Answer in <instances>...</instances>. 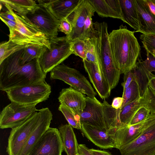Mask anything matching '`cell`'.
Listing matches in <instances>:
<instances>
[{"label": "cell", "instance_id": "6da1fadb", "mask_svg": "<svg viewBox=\"0 0 155 155\" xmlns=\"http://www.w3.org/2000/svg\"><path fill=\"white\" fill-rule=\"evenodd\" d=\"M24 49L11 55L0 64L1 91L5 92L45 81L47 74L41 69L39 58L24 64L21 63Z\"/></svg>", "mask_w": 155, "mask_h": 155}, {"label": "cell", "instance_id": "7a4b0ae2", "mask_svg": "<svg viewBox=\"0 0 155 155\" xmlns=\"http://www.w3.org/2000/svg\"><path fill=\"white\" fill-rule=\"evenodd\" d=\"M134 31L128 30L126 26L109 34V40L114 61L121 74L132 70L136 66L140 51Z\"/></svg>", "mask_w": 155, "mask_h": 155}, {"label": "cell", "instance_id": "3957f363", "mask_svg": "<svg viewBox=\"0 0 155 155\" xmlns=\"http://www.w3.org/2000/svg\"><path fill=\"white\" fill-rule=\"evenodd\" d=\"M94 25L97 34L94 40L99 70L112 90L117 85L121 74L113 58L107 25L104 22H96Z\"/></svg>", "mask_w": 155, "mask_h": 155}, {"label": "cell", "instance_id": "277c9868", "mask_svg": "<svg viewBox=\"0 0 155 155\" xmlns=\"http://www.w3.org/2000/svg\"><path fill=\"white\" fill-rule=\"evenodd\" d=\"M4 5L14 16L16 23L15 27L9 29V40L20 45H38L50 48L49 39L37 28Z\"/></svg>", "mask_w": 155, "mask_h": 155}, {"label": "cell", "instance_id": "5b68a950", "mask_svg": "<svg viewBox=\"0 0 155 155\" xmlns=\"http://www.w3.org/2000/svg\"><path fill=\"white\" fill-rule=\"evenodd\" d=\"M49 41L50 48L44 47L39 58L41 69L46 74L73 54L72 42L66 36L52 38Z\"/></svg>", "mask_w": 155, "mask_h": 155}, {"label": "cell", "instance_id": "8992f818", "mask_svg": "<svg viewBox=\"0 0 155 155\" xmlns=\"http://www.w3.org/2000/svg\"><path fill=\"white\" fill-rule=\"evenodd\" d=\"M51 92V86L45 81L16 87L5 92L11 102L36 105L47 100Z\"/></svg>", "mask_w": 155, "mask_h": 155}, {"label": "cell", "instance_id": "52a82bcc", "mask_svg": "<svg viewBox=\"0 0 155 155\" xmlns=\"http://www.w3.org/2000/svg\"><path fill=\"white\" fill-rule=\"evenodd\" d=\"M50 78L62 81L88 97L93 98L97 95L96 92L84 75L77 70L63 64L58 65L50 72Z\"/></svg>", "mask_w": 155, "mask_h": 155}, {"label": "cell", "instance_id": "ba28073f", "mask_svg": "<svg viewBox=\"0 0 155 155\" xmlns=\"http://www.w3.org/2000/svg\"><path fill=\"white\" fill-rule=\"evenodd\" d=\"M40 114L39 110L22 124L12 129L6 148L8 155H19L37 125Z\"/></svg>", "mask_w": 155, "mask_h": 155}, {"label": "cell", "instance_id": "9c48e42d", "mask_svg": "<svg viewBox=\"0 0 155 155\" xmlns=\"http://www.w3.org/2000/svg\"><path fill=\"white\" fill-rule=\"evenodd\" d=\"M27 15V21L35 26L49 39L57 37L60 21L51 12L42 0Z\"/></svg>", "mask_w": 155, "mask_h": 155}, {"label": "cell", "instance_id": "30bf717a", "mask_svg": "<svg viewBox=\"0 0 155 155\" xmlns=\"http://www.w3.org/2000/svg\"><path fill=\"white\" fill-rule=\"evenodd\" d=\"M34 105H23L14 102L4 107L0 114V128H12L24 122L39 110Z\"/></svg>", "mask_w": 155, "mask_h": 155}, {"label": "cell", "instance_id": "8fae6325", "mask_svg": "<svg viewBox=\"0 0 155 155\" xmlns=\"http://www.w3.org/2000/svg\"><path fill=\"white\" fill-rule=\"evenodd\" d=\"M119 150L121 155L155 154V121L145 128L136 139Z\"/></svg>", "mask_w": 155, "mask_h": 155}, {"label": "cell", "instance_id": "7c38bea8", "mask_svg": "<svg viewBox=\"0 0 155 155\" xmlns=\"http://www.w3.org/2000/svg\"><path fill=\"white\" fill-rule=\"evenodd\" d=\"M95 12L88 0H81L77 8L67 18L72 26L71 32L66 35L70 42L85 39V30L87 17Z\"/></svg>", "mask_w": 155, "mask_h": 155}, {"label": "cell", "instance_id": "4fadbf2b", "mask_svg": "<svg viewBox=\"0 0 155 155\" xmlns=\"http://www.w3.org/2000/svg\"><path fill=\"white\" fill-rule=\"evenodd\" d=\"M63 150L59 130L50 127L35 145L29 155H61Z\"/></svg>", "mask_w": 155, "mask_h": 155}, {"label": "cell", "instance_id": "5bb4252c", "mask_svg": "<svg viewBox=\"0 0 155 155\" xmlns=\"http://www.w3.org/2000/svg\"><path fill=\"white\" fill-rule=\"evenodd\" d=\"M155 121V114L150 113L144 120L138 124L117 128L112 137L115 148L119 150L136 139L144 129Z\"/></svg>", "mask_w": 155, "mask_h": 155}, {"label": "cell", "instance_id": "9a60e30c", "mask_svg": "<svg viewBox=\"0 0 155 155\" xmlns=\"http://www.w3.org/2000/svg\"><path fill=\"white\" fill-rule=\"evenodd\" d=\"M80 117L81 124L108 130L102 103L95 97L92 98L86 96V106Z\"/></svg>", "mask_w": 155, "mask_h": 155}, {"label": "cell", "instance_id": "2e32d148", "mask_svg": "<svg viewBox=\"0 0 155 155\" xmlns=\"http://www.w3.org/2000/svg\"><path fill=\"white\" fill-rule=\"evenodd\" d=\"M41 114L35 127L19 155H29L32 148L50 127L53 115L49 108L40 109Z\"/></svg>", "mask_w": 155, "mask_h": 155}, {"label": "cell", "instance_id": "e0dca14e", "mask_svg": "<svg viewBox=\"0 0 155 155\" xmlns=\"http://www.w3.org/2000/svg\"><path fill=\"white\" fill-rule=\"evenodd\" d=\"M82 134L96 146L101 149L115 148L114 140L110 129H101L91 126L81 124Z\"/></svg>", "mask_w": 155, "mask_h": 155}, {"label": "cell", "instance_id": "ac0fdd59", "mask_svg": "<svg viewBox=\"0 0 155 155\" xmlns=\"http://www.w3.org/2000/svg\"><path fill=\"white\" fill-rule=\"evenodd\" d=\"M83 61L85 70L99 97L103 100L108 98L111 90L109 83L101 72L98 65L86 60Z\"/></svg>", "mask_w": 155, "mask_h": 155}, {"label": "cell", "instance_id": "d6986e66", "mask_svg": "<svg viewBox=\"0 0 155 155\" xmlns=\"http://www.w3.org/2000/svg\"><path fill=\"white\" fill-rule=\"evenodd\" d=\"M58 99L60 104L69 107L80 116L86 106V96L71 87L62 89Z\"/></svg>", "mask_w": 155, "mask_h": 155}, {"label": "cell", "instance_id": "ffe728a7", "mask_svg": "<svg viewBox=\"0 0 155 155\" xmlns=\"http://www.w3.org/2000/svg\"><path fill=\"white\" fill-rule=\"evenodd\" d=\"M100 17L119 19L124 21L119 0H88Z\"/></svg>", "mask_w": 155, "mask_h": 155}, {"label": "cell", "instance_id": "44dd1931", "mask_svg": "<svg viewBox=\"0 0 155 155\" xmlns=\"http://www.w3.org/2000/svg\"><path fill=\"white\" fill-rule=\"evenodd\" d=\"M149 107L148 97L144 94L140 97L118 109L117 128L129 125L133 115L140 108L143 107L148 109Z\"/></svg>", "mask_w": 155, "mask_h": 155}, {"label": "cell", "instance_id": "7402d4cb", "mask_svg": "<svg viewBox=\"0 0 155 155\" xmlns=\"http://www.w3.org/2000/svg\"><path fill=\"white\" fill-rule=\"evenodd\" d=\"M140 24L139 32L155 34V15L150 11L144 0H134Z\"/></svg>", "mask_w": 155, "mask_h": 155}, {"label": "cell", "instance_id": "603a6c76", "mask_svg": "<svg viewBox=\"0 0 155 155\" xmlns=\"http://www.w3.org/2000/svg\"><path fill=\"white\" fill-rule=\"evenodd\" d=\"M52 14L59 21L67 18L77 8L81 0H42Z\"/></svg>", "mask_w": 155, "mask_h": 155}, {"label": "cell", "instance_id": "cb8c5ba5", "mask_svg": "<svg viewBox=\"0 0 155 155\" xmlns=\"http://www.w3.org/2000/svg\"><path fill=\"white\" fill-rule=\"evenodd\" d=\"M62 138L63 150L67 155H78V144L72 127L66 124L58 128Z\"/></svg>", "mask_w": 155, "mask_h": 155}, {"label": "cell", "instance_id": "d4e9b609", "mask_svg": "<svg viewBox=\"0 0 155 155\" xmlns=\"http://www.w3.org/2000/svg\"><path fill=\"white\" fill-rule=\"evenodd\" d=\"M124 22L129 25L136 31L139 32L140 24L134 0H119Z\"/></svg>", "mask_w": 155, "mask_h": 155}, {"label": "cell", "instance_id": "484cf974", "mask_svg": "<svg viewBox=\"0 0 155 155\" xmlns=\"http://www.w3.org/2000/svg\"><path fill=\"white\" fill-rule=\"evenodd\" d=\"M0 2L3 4L7 5L25 20L27 15L33 11L38 5L32 0H0Z\"/></svg>", "mask_w": 155, "mask_h": 155}, {"label": "cell", "instance_id": "4316f807", "mask_svg": "<svg viewBox=\"0 0 155 155\" xmlns=\"http://www.w3.org/2000/svg\"><path fill=\"white\" fill-rule=\"evenodd\" d=\"M134 75V79L137 82L140 90L141 97L144 94L150 80L155 75L147 71L142 66L141 60L138 59L136 67L132 70Z\"/></svg>", "mask_w": 155, "mask_h": 155}, {"label": "cell", "instance_id": "83f0119b", "mask_svg": "<svg viewBox=\"0 0 155 155\" xmlns=\"http://www.w3.org/2000/svg\"><path fill=\"white\" fill-rule=\"evenodd\" d=\"M20 45L11 40L2 42L0 44V64L7 57L16 52L24 49L28 45Z\"/></svg>", "mask_w": 155, "mask_h": 155}, {"label": "cell", "instance_id": "f1b7e54d", "mask_svg": "<svg viewBox=\"0 0 155 155\" xmlns=\"http://www.w3.org/2000/svg\"><path fill=\"white\" fill-rule=\"evenodd\" d=\"M102 104L107 129H116L117 127V109L113 108L105 99L104 100Z\"/></svg>", "mask_w": 155, "mask_h": 155}, {"label": "cell", "instance_id": "f546056e", "mask_svg": "<svg viewBox=\"0 0 155 155\" xmlns=\"http://www.w3.org/2000/svg\"><path fill=\"white\" fill-rule=\"evenodd\" d=\"M44 47L38 45H29L25 47L21 57V63H28L36 58H40Z\"/></svg>", "mask_w": 155, "mask_h": 155}, {"label": "cell", "instance_id": "4dcf8cb0", "mask_svg": "<svg viewBox=\"0 0 155 155\" xmlns=\"http://www.w3.org/2000/svg\"><path fill=\"white\" fill-rule=\"evenodd\" d=\"M141 97L138 85L134 79L129 86L123 91V103L121 108L125 105Z\"/></svg>", "mask_w": 155, "mask_h": 155}, {"label": "cell", "instance_id": "1f68e13d", "mask_svg": "<svg viewBox=\"0 0 155 155\" xmlns=\"http://www.w3.org/2000/svg\"><path fill=\"white\" fill-rule=\"evenodd\" d=\"M59 110L63 114L65 118L72 127L81 130V124L80 117L66 106L60 104L58 108Z\"/></svg>", "mask_w": 155, "mask_h": 155}, {"label": "cell", "instance_id": "d6a6232c", "mask_svg": "<svg viewBox=\"0 0 155 155\" xmlns=\"http://www.w3.org/2000/svg\"><path fill=\"white\" fill-rule=\"evenodd\" d=\"M94 38H89L85 39L87 46L86 60L99 66L94 44Z\"/></svg>", "mask_w": 155, "mask_h": 155}, {"label": "cell", "instance_id": "836d02e7", "mask_svg": "<svg viewBox=\"0 0 155 155\" xmlns=\"http://www.w3.org/2000/svg\"><path fill=\"white\" fill-rule=\"evenodd\" d=\"M140 39L146 52L152 54H155V34H142Z\"/></svg>", "mask_w": 155, "mask_h": 155}, {"label": "cell", "instance_id": "e575fe53", "mask_svg": "<svg viewBox=\"0 0 155 155\" xmlns=\"http://www.w3.org/2000/svg\"><path fill=\"white\" fill-rule=\"evenodd\" d=\"M73 54L86 59L87 46L85 39H79L72 42Z\"/></svg>", "mask_w": 155, "mask_h": 155}, {"label": "cell", "instance_id": "d590c367", "mask_svg": "<svg viewBox=\"0 0 155 155\" xmlns=\"http://www.w3.org/2000/svg\"><path fill=\"white\" fill-rule=\"evenodd\" d=\"M150 114L149 110L144 107L140 108L134 114L129 125H133L146 120Z\"/></svg>", "mask_w": 155, "mask_h": 155}, {"label": "cell", "instance_id": "8d00e7d4", "mask_svg": "<svg viewBox=\"0 0 155 155\" xmlns=\"http://www.w3.org/2000/svg\"><path fill=\"white\" fill-rule=\"evenodd\" d=\"M147 52V58L141 63L143 67L148 72L155 73V57L152 54Z\"/></svg>", "mask_w": 155, "mask_h": 155}, {"label": "cell", "instance_id": "74e56055", "mask_svg": "<svg viewBox=\"0 0 155 155\" xmlns=\"http://www.w3.org/2000/svg\"><path fill=\"white\" fill-rule=\"evenodd\" d=\"M59 29L67 35H69L72 30V26L70 22L67 18H64L60 21Z\"/></svg>", "mask_w": 155, "mask_h": 155}, {"label": "cell", "instance_id": "f35d334b", "mask_svg": "<svg viewBox=\"0 0 155 155\" xmlns=\"http://www.w3.org/2000/svg\"><path fill=\"white\" fill-rule=\"evenodd\" d=\"M134 79V75L132 70L124 74V81L121 83L123 91L129 86Z\"/></svg>", "mask_w": 155, "mask_h": 155}, {"label": "cell", "instance_id": "ab89813d", "mask_svg": "<svg viewBox=\"0 0 155 155\" xmlns=\"http://www.w3.org/2000/svg\"><path fill=\"white\" fill-rule=\"evenodd\" d=\"M78 153L81 155H94L90 149L84 144H78Z\"/></svg>", "mask_w": 155, "mask_h": 155}, {"label": "cell", "instance_id": "60d3db41", "mask_svg": "<svg viewBox=\"0 0 155 155\" xmlns=\"http://www.w3.org/2000/svg\"><path fill=\"white\" fill-rule=\"evenodd\" d=\"M123 101V99L122 97H116L113 99L111 105L113 108L115 109H120L122 105Z\"/></svg>", "mask_w": 155, "mask_h": 155}, {"label": "cell", "instance_id": "b9f144b4", "mask_svg": "<svg viewBox=\"0 0 155 155\" xmlns=\"http://www.w3.org/2000/svg\"><path fill=\"white\" fill-rule=\"evenodd\" d=\"M0 17L3 18L8 20L15 21V18L12 13L8 10L6 11L1 12Z\"/></svg>", "mask_w": 155, "mask_h": 155}, {"label": "cell", "instance_id": "7bdbcfd3", "mask_svg": "<svg viewBox=\"0 0 155 155\" xmlns=\"http://www.w3.org/2000/svg\"><path fill=\"white\" fill-rule=\"evenodd\" d=\"M151 12L155 15V0H144Z\"/></svg>", "mask_w": 155, "mask_h": 155}, {"label": "cell", "instance_id": "ee69618b", "mask_svg": "<svg viewBox=\"0 0 155 155\" xmlns=\"http://www.w3.org/2000/svg\"><path fill=\"white\" fill-rule=\"evenodd\" d=\"M94 155H112L110 153L104 150H101L94 149H90Z\"/></svg>", "mask_w": 155, "mask_h": 155}, {"label": "cell", "instance_id": "f6af8a7d", "mask_svg": "<svg viewBox=\"0 0 155 155\" xmlns=\"http://www.w3.org/2000/svg\"><path fill=\"white\" fill-rule=\"evenodd\" d=\"M148 85L155 91V76L153 77L150 80Z\"/></svg>", "mask_w": 155, "mask_h": 155}, {"label": "cell", "instance_id": "bcb514c9", "mask_svg": "<svg viewBox=\"0 0 155 155\" xmlns=\"http://www.w3.org/2000/svg\"><path fill=\"white\" fill-rule=\"evenodd\" d=\"M153 56H154V57H155V54H152Z\"/></svg>", "mask_w": 155, "mask_h": 155}, {"label": "cell", "instance_id": "7dc6e473", "mask_svg": "<svg viewBox=\"0 0 155 155\" xmlns=\"http://www.w3.org/2000/svg\"><path fill=\"white\" fill-rule=\"evenodd\" d=\"M78 155H80V154H79V153H78Z\"/></svg>", "mask_w": 155, "mask_h": 155}, {"label": "cell", "instance_id": "c3c4849f", "mask_svg": "<svg viewBox=\"0 0 155 155\" xmlns=\"http://www.w3.org/2000/svg\"><path fill=\"white\" fill-rule=\"evenodd\" d=\"M153 155H155V154H154Z\"/></svg>", "mask_w": 155, "mask_h": 155}]
</instances>
